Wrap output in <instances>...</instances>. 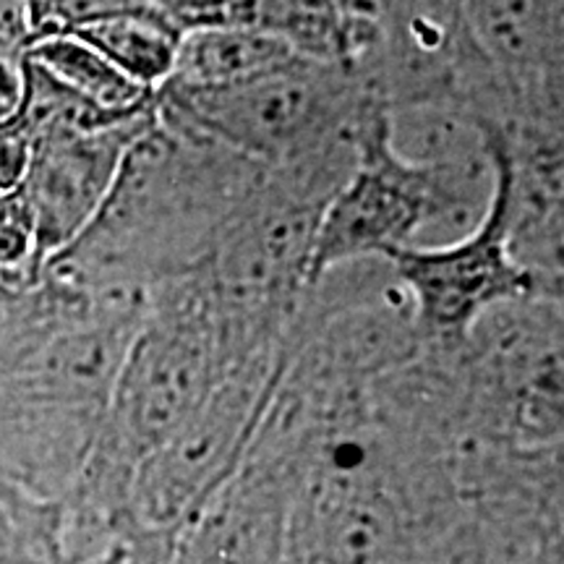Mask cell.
Instances as JSON below:
<instances>
[{"label":"cell","instance_id":"cell-1","mask_svg":"<svg viewBox=\"0 0 564 564\" xmlns=\"http://www.w3.org/2000/svg\"><path fill=\"white\" fill-rule=\"evenodd\" d=\"M267 167L160 118L126 152L95 220L42 267L87 301H147L207 264Z\"/></svg>","mask_w":564,"mask_h":564},{"label":"cell","instance_id":"cell-2","mask_svg":"<svg viewBox=\"0 0 564 564\" xmlns=\"http://www.w3.org/2000/svg\"><path fill=\"white\" fill-rule=\"evenodd\" d=\"M154 100L162 123L215 141L264 167L299 165L350 150L373 102L348 68L303 58L228 87L165 82Z\"/></svg>","mask_w":564,"mask_h":564},{"label":"cell","instance_id":"cell-3","mask_svg":"<svg viewBox=\"0 0 564 564\" xmlns=\"http://www.w3.org/2000/svg\"><path fill=\"white\" fill-rule=\"evenodd\" d=\"M291 356L293 345L285 335L280 345L238 366L194 419L137 465L126 499L131 546H171L238 474Z\"/></svg>","mask_w":564,"mask_h":564},{"label":"cell","instance_id":"cell-4","mask_svg":"<svg viewBox=\"0 0 564 564\" xmlns=\"http://www.w3.org/2000/svg\"><path fill=\"white\" fill-rule=\"evenodd\" d=\"M356 167L324 207L308 285L356 262H390L408 249H434L442 238L444 199L436 175L398 158L387 110L371 102L356 133Z\"/></svg>","mask_w":564,"mask_h":564},{"label":"cell","instance_id":"cell-5","mask_svg":"<svg viewBox=\"0 0 564 564\" xmlns=\"http://www.w3.org/2000/svg\"><path fill=\"white\" fill-rule=\"evenodd\" d=\"M491 162V204L470 236L436 249L400 251L390 259L394 278L411 301L415 329L426 343H460L499 303L544 299L510 251L505 175L494 154Z\"/></svg>","mask_w":564,"mask_h":564},{"label":"cell","instance_id":"cell-6","mask_svg":"<svg viewBox=\"0 0 564 564\" xmlns=\"http://www.w3.org/2000/svg\"><path fill=\"white\" fill-rule=\"evenodd\" d=\"M154 121L158 100L150 110L108 129L58 131L32 141V162L21 192L37 230L40 274L47 259L74 243L95 220L126 152Z\"/></svg>","mask_w":564,"mask_h":564},{"label":"cell","instance_id":"cell-7","mask_svg":"<svg viewBox=\"0 0 564 564\" xmlns=\"http://www.w3.org/2000/svg\"><path fill=\"white\" fill-rule=\"evenodd\" d=\"M489 66L520 87L562 84V3H460Z\"/></svg>","mask_w":564,"mask_h":564},{"label":"cell","instance_id":"cell-8","mask_svg":"<svg viewBox=\"0 0 564 564\" xmlns=\"http://www.w3.org/2000/svg\"><path fill=\"white\" fill-rule=\"evenodd\" d=\"M295 55L272 34L246 26H217L181 40L173 76L183 87H228L285 66Z\"/></svg>","mask_w":564,"mask_h":564},{"label":"cell","instance_id":"cell-9","mask_svg":"<svg viewBox=\"0 0 564 564\" xmlns=\"http://www.w3.org/2000/svg\"><path fill=\"white\" fill-rule=\"evenodd\" d=\"M24 58L47 70L76 97L105 112L129 116V112H139L154 102V91L131 82L105 55L74 34H58V37L34 42Z\"/></svg>","mask_w":564,"mask_h":564},{"label":"cell","instance_id":"cell-10","mask_svg":"<svg viewBox=\"0 0 564 564\" xmlns=\"http://www.w3.org/2000/svg\"><path fill=\"white\" fill-rule=\"evenodd\" d=\"M32 162V141L17 123L0 126V194L19 192Z\"/></svg>","mask_w":564,"mask_h":564},{"label":"cell","instance_id":"cell-11","mask_svg":"<svg viewBox=\"0 0 564 564\" xmlns=\"http://www.w3.org/2000/svg\"><path fill=\"white\" fill-rule=\"evenodd\" d=\"M24 97V55L0 51V126L19 112Z\"/></svg>","mask_w":564,"mask_h":564},{"label":"cell","instance_id":"cell-12","mask_svg":"<svg viewBox=\"0 0 564 564\" xmlns=\"http://www.w3.org/2000/svg\"><path fill=\"white\" fill-rule=\"evenodd\" d=\"M30 47V17L26 3H0V51L3 53H26Z\"/></svg>","mask_w":564,"mask_h":564}]
</instances>
